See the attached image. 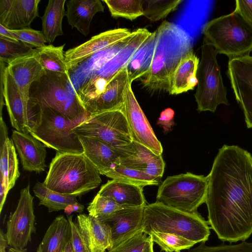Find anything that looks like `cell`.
I'll list each match as a JSON object with an SVG mask.
<instances>
[{"label": "cell", "mask_w": 252, "mask_h": 252, "mask_svg": "<svg viewBox=\"0 0 252 252\" xmlns=\"http://www.w3.org/2000/svg\"><path fill=\"white\" fill-rule=\"evenodd\" d=\"M202 33L217 54L229 59L249 55L252 51V26L234 11L206 23Z\"/></svg>", "instance_id": "obj_6"}, {"label": "cell", "mask_w": 252, "mask_h": 252, "mask_svg": "<svg viewBox=\"0 0 252 252\" xmlns=\"http://www.w3.org/2000/svg\"><path fill=\"white\" fill-rule=\"evenodd\" d=\"M199 63L193 51L181 60L173 75L171 94H178L194 89L197 85Z\"/></svg>", "instance_id": "obj_29"}, {"label": "cell", "mask_w": 252, "mask_h": 252, "mask_svg": "<svg viewBox=\"0 0 252 252\" xmlns=\"http://www.w3.org/2000/svg\"><path fill=\"white\" fill-rule=\"evenodd\" d=\"M188 252H252V243L242 241L236 245H221L211 247L202 242L196 247L190 249Z\"/></svg>", "instance_id": "obj_42"}, {"label": "cell", "mask_w": 252, "mask_h": 252, "mask_svg": "<svg viewBox=\"0 0 252 252\" xmlns=\"http://www.w3.org/2000/svg\"><path fill=\"white\" fill-rule=\"evenodd\" d=\"M208 221L197 212L189 213L155 202L144 207L142 230L182 236L196 243L205 242L210 234Z\"/></svg>", "instance_id": "obj_5"}, {"label": "cell", "mask_w": 252, "mask_h": 252, "mask_svg": "<svg viewBox=\"0 0 252 252\" xmlns=\"http://www.w3.org/2000/svg\"><path fill=\"white\" fill-rule=\"evenodd\" d=\"M5 233L0 229V252H7L6 249L8 247Z\"/></svg>", "instance_id": "obj_48"}, {"label": "cell", "mask_w": 252, "mask_h": 252, "mask_svg": "<svg viewBox=\"0 0 252 252\" xmlns=\"http://www.w3.org/2000/svg\"><path fill=\"white\" fill-rule=\"evenodd\" d=\"M132 32L126 28L107 31L94 36L89 40L64 53L68 70L96 53L100 52L129 36Z\"/></svg>", "instance_id": "obj_17"}, {"label": "cell", "mask_w": 252, "mask_h": 252, "mask_svg": "<svg viewBox=\"0 0 252 252\" xmlns=\"http://www.w3.org/2000/svg\"><path fill=\"white\" fill-rule=\"evenodd\" d=\"M32 196L30 185L21 189L17 206L10 213L6 222V238L8 246L23 249L32 241V234L36 233L35 216Z\"/></svg>", "instance_id": "obj_12"}, {"label": "cell", "mask_w": 252, "mask_h": 252, "mask_svg": "<svg viewBox=\"0 0 252 252\" xmlns=\"http://www.w3.org/2000/svg\"><path fill=\"white\" fill-rule=\"evenodd\" d=\"M149 236L165 252H181L189 250L196 243L182 236L165 232H154Z\"/></svg>", "instance_id": "obj_36"}, {"label": "cell", "mask_w": 252, "mask_h": 252, "mask_svg": "<svg viewBox=\"0 0 252 252\" xmlns=\"http://www.w3.org/2000/svg\"><path fill=\"white\" fill-rule=\"evenodd\" d=\"M234 11L252 26V0H236Z\"/></svg>", "instance_id": "obj_44"}, {"label": "cell", "mask_w": 252, "mask_h": 252, "mask_svg": "<svg viewBox=\"0 0 252 252\" xmlns=\"http://www.w3.org/2000/svg\"><path fill=\"white\" fill-rule=\"evenodd\" d=\"M144 210V207L123 208L115 212L105 220L111 229V249L142 229Z\"/></svg>", "instance_id": "obj_21"}, {"label": "cell", "mask_w": 252, "mask_h": 252, "mask_svg": "<svg viewBox=\"0 0 252 252\" xmlns=\"http://www.w3.org/2000/svg\"><path fill=\"white\" fill-rule=\"evenodd\" d=\"M4 63L0 62L1 98L5 104L12 126L15 130L29 133L34 125V118L29 100L21 93Z\"/></svg>", "instance_id": "obj_13"}, {"label": "cell", "mask_w": 252, "mask_h": 252, "mask_svg": "<svg viewBox=\"0 0 252 252\" xmlns=\"http://www.w3.org/2000/svg\"><path fill=\"white\" fill-rule=\"evenodd\" d=\"M6 67L21 93L30 100L32 85L46 71L38 59L36 48L32 53L12 61Z\"/></svg>", "instance_id": "obj_22"}, {"label": "cell", "mask_w": 252, "mask_h": 252, "mask_svg": "<svg viewBox=\"0 0 252 252\" xmlns=\"http://www.w3.org/2000/svg\"><path fill=\"white\" fill-rule=\"evenodd\" d=\"M29 103L33 108H51L79 125L90 115L79 99L69 74L46 70L31 86Z\"/></svg>", "instance_id": "obj_3"}, {"label": "cell", "mask_w": 252, "mask_h": 252, "mask_svg": "<svg viewBox=\"0 0 252 252\" xmlns=\"http://www.w3.org/2000/svg\"><path fill=\"white\" fill-rule=\"evenodd\" d=\"M154 56L149 71L140 78L152 91L171 92L174 72L181 60L192 50L191 37L177 25L163 21L156 31Z\"/></svg>", "instance_id": "obj_2"}, {"label": "cell", "mask_w": 252, "mask_h": 252, "mask_svg": "<svg viewBox=\"0 0 252 252\" xmlns=\"http://www.w3.org/2000/svg\"><path fill=\"white\" fill-rule=\"evenodd\" d=\"M156 40V32L142 43L133 55L126 65L130 84L144 76L149 71L153 58Z\"/></svg>", "instance_id": "obj_30"}, {"label": "cell", "mask_w": 252, "mask_h": 252, "mask_svg": "<svg viewBox=\"0 0 252 252\" xmlns=\"http://www.w3.org/2000/svg\"><path fill=\"white\" fill-rule=\"evenodd\" d=\"M143 188L117 180L108 181L98 192L124 208L143 207L146 204Z\"/></svg>", "instance_id": "obj_26"}, {"label": "cell", "mask_w": 252, "mask_h": 252, "mask_svg": "<svg viewBox=\"0 0 252 252\" xmlns=\"http://www.w3.org/2000/svg\"><path fill=\"white\" fill-rule=\"evenodd\" d=\"M133 153L122 158L120 164L142 171L159 182L164 173L165 162L161 155H158L150 149L132 141Z\"/></svg>", "instance_id": "obj_23"}, {"label": "cell", "mask_w": 252, "mask_h": 252, "mask_svg": "<svg viewBox=\"0 0 252 252\" xmlns=\"http://www.w3.org/2000/svg\"><path fill=\"white\" fill-rule=\"evenodd\" d=\"M217 55L214 47L204 37L196 74L197 86L194 94L199 112H215L219 105L229 104Z\"/></svg>", "instance_id": "obj_10"}, {"label": "cell", "mask_w": 252, "mask_h": 252, "mask_svg": "<svg viewBox=\"0 0 252 252\" xmlns=\"http://www.w3.org/2000/svg\"><path fill=\"white\" fill-rule=\"evenodd\" d=\"M152 242L151 237L141 229L107 252H144Z\"/></svg>", "instance_id": "obj_40"}, {"label": "cell", "mask_w": 252, "mask_h": 252, "mask_svg": "<svg viewBox=\"0 0 252 252\" xmlns=\"http://www.w3.org/2000/svg\"><path fill=\"white\" fill-rule=\"evenodd\" d=\"M65 16L68 24L87 36L90 31L91 21L104 7L100 0H70L66 2Z\"/></svg>", "instance_id": "obj_27"}, {"label": "cell", "mask_w": 252, "mask_h": 252, "mask_svg": "<svg viewBox=\"0 0 252 252\" xmlns=\"http://www.w3.org/2000/svg\"><path fill=\"white\" fill-rule=\"evenodd\" d=\"M64 45L54 46L50 44L36 48L38 59L45 70L69 74L63 53Z\"/></svg>", "instance_id": "obj_33"}, {"label": "cell", "mask_w": 252, "mask_h": 252, "mask_svg": "<svg viewBox=\"0 0 252 252\" xmlns=\"http://www.w3.org/2000/svg\"><path fill=\"white\" fill-rule=\"evenodd\" d=\"M123 113L132 141L145 146L158 155H161L163 148L161 143L138 103L129 82L126 85Z\"/></svg>", "instance_id": "obj_14"}, {"label": "cell", "mask_w": 252, "mask_h": 252, "mask_svg": "<svg viewBox=\"0 0 252 252\" xmlns=\"http://www.w3.org/2000/svg\"><path fill=\"white\" fill-rule=\"evenodd\" d=\"M67 218L70 225V242L73 252H89L77 224L72 220V216H67Z\"/></svg>", "instance_id": "obj_43"}, {"label": "cell", "mask_w": 252, "mask_h": 252, "mask_svg": "<svg viewBox=\"0 0 252 252\" xmlns=\"http://www.w3.org/2000/svg\"><path fill=\"white\" fill-rule=\"evenodd\" d=\"M100 175L84 154L57 152L43 184L56 192L77 197L98 187Z\"/></svg>", "instance_id": "obj_4"}, {"label": "cell", "mask_w": 252, "mask_h": 252, "mask_svg": "<svg viewBox=\"0 0 252 252\" xmlns=\"http://www.w3.org/2000/svg\"><path fill=\"white\" fill-rule=\"evenodd\" d=\"M0 213L7 195L15 185L20 173L15 147L8 137V130L2 117L0 118Z\"/></svg>", "instance_id": "obj_16"}, {"label": "cell", "mask_w": 252, "mask_h": 252, "mask_svg": "<svg viewBox=\"0 0 252 252\" xmlns=\"http://www.w3.org/2000/svg\"><path fill=\"white\" fill-rule=\"evenodd\" d=\"M104 175L112 180H117L142 187L159 184V182L142 171L126 167L120 164L115 165Z\"/></svg>", "instance_id": "obj_34"}, {"label": "cell", "mask_w": 252, "mask_h": 252, "mask_svg": "<svg viewBox=\"0 0 252 252\" xmlns=\"http://www.w3.org/2000/svg\"><path fill=\"white\" fill-rule=\"evenodd\" d=\"M153 244L152 242L146 248L144 252H154L153 249Z\"/></svg>", "instance_id": "obj_50"}, {"label": "cell", "mask_w": 252, "mask_h": 252, "mask_svg": "<svg viewBox=\"0 0 252 252\" xmlns=\"http://www.w3.org/2000/svg\"><path fill=\"white\" fill-rule=\"evenodd\" d=\"M227 75L248 128H252V56L229 59Z\"/></svg>", "instance_id": "obj_15"}, {"label": "cell", "mask_w": 252, "mask_h": 252, "mask_svg": "<svg viewBox=\"0 0 252 252\" xmlns=\"http://www.w3.org/2000/svg\"><path fill=\"white\" fill-rule=\"evenodd\" d=\"M0 38L10 40L17 41L12 34L11 30L6 28L1 24H0Z\"/></svg>", "instance_id": "obj_47"}, {"label": "cell", "mask_w": 252, "mask_h": 252, "mask_svg": "<svg viewBox=\"0 0 252 252\" xmlns=\"http://www.w3.org/2000/svg\"><path fill=\"white\" fill-rule=\"evenodd\" d=\"M208 178L187 172L168 176L159 186L156 202L189 213L205 203Z\"/></svg>", "instance_id": "obj_11"}, {"label": "cell", "mask_w": 252, "mask_h": 252, "mask_svg": "<svg viewBox=\"0 0 252 252\" xmlns=\"http://www.w3.org/2000/svg\"><path fill=\"white\" fill-rule=\"evenodd\" d=\"M12 140L20 158L24 170L40 173L46 165V146L30 133L13 130Z\"/></svg>", "instance_id": "obj_19"}, {"label": "cell", "mask_w": 252, "mask_h": 252, "mask_svg": "<svg viewBox=\"0 0 252 252\" xmlns=\"http://www.w3.org/2000/svg\"><path fill=\"white\" fill-rule=\"evenodd\" d=\"M35 125L30 133L46 147L62 153L83 154L79 136L72 131L78 124L51 108H37Z\"/></svg>", "instance_id": "obj_8"}, {"label": "cell", "mask_w": 252, "mask_h": 252, "mask_svg": "<svg viewBox=\"0 0 252 252\" xmlns=\"http://www.w3.org/2000/svg\"><path fill=\"white\" fill-rule=\"evenodd\" d=\"M128 82L126 66L108 81L93 74L77 92L89 115L111 111L123 112Z\"/></svg>", "instance_id": "obj_7"}, {"label": "cell", "mask_w": 252, "mask_h": 252, "mask_svg": "<svg viewBox=\"0 0 252 252\" xmlns=\"http://www.w3.org/2000/svg\"><path fill=\"white\" fill-rule=\"evenodd\" d=\"M40 0H0V24L10 30L30 28Z\"/></svg>", "instance_id": "obj_18"}, {"label": "cell", "mask_w": 252, "mask_h": 252, "mask_svg": "<svg viewBox=\"0 0 252 252\" xmlns=\"http://www.w3.org/2000/svg\"><path fill=\"white\" fill-rule=\"evenodd\" d=\"M112 17L132 21L143 16V0H104Z\"/></svg>", "instance_id": "obj_35"}, {"label": "cell", "mask_w": 252, "mask_h": 252, "mask_svg": "<svg viewBox=\"0 0 252 252\" xmlns=\"http://www.w3.org/2000/svg\"><path fill=\"white\" fill-rule=\"evenodd\" d=\"M83 148V154L97 169L104 175L120 163L122 155L106 143L95 138L78 135Z\"/></svg>", "instance_id": "obj_25"}, {"label": "cell", "mask_w": 252, "mask_h": 252, "mask_svg": "<svg viewBox=\"0 0 252 252\" xmlns=\"http://www.w3.org/2000/svg\"><path fill=\"white\" fill-rule=\"evenodd\" d=\"M124 208L110 198L97 193L91 202L87 210L89 215L95 219L104 222L111 215L116 211Z\"/></svg>", "instance_id": "obj_38"}, {"label": "cell", "mask_w": 252, "mask_h": 252, "mask_svg": "<svg viewBox=\"0 0 252 252\" xmlns=\"http://www.w3.org/2000/svg\"><path fill=\"white\" fill-rule=\"evenodd\" d=\"M70 236L68 220L63 215L59 216L47 229L36 252H62Z\"/></svg>", "instance_id": "obj_28"}, {"label": "cell", "mask_w": 252, "mask_h": 252, "mask_svg": "<svg viewBox=\"0 0 252 252\" xmlns=\"http://www.w3.org/2000/svg\"><path fill=\"white\" fill-rule=\"evenodd\" d=\"M151 33L145 28L134 31L127 43L111 59L98 67L93 74L109 81L127 65L134 53Z\"/></svg>", "instance_id": "obj_24"}, {"label": "cell", "mask_w": 252, "mask_h": 252, "mask_svg": "<svg viewBox=\"0 0 252 252\" xmlns=\"http://www.w3.org/2000/svg\"><path fill=\"white\" fill-rule=\"evenodd\" d=\"M76 223L89 252H106L111 248V229L107 223L86 214L78 215Z\"/></svg>", "instance_id": "obj_20"}, {"label": "cell", "mask_w": 252, "mask_h": 252, "mask_svg": "<svg viewBox=\"0 0 252 252\" xmlns=\"http://www.w3.org/2000/svg\"><path fill=\"white\" fill-rule=\"evenodd\" d=\"M33 191L39 200V205L47 207L49 213L64 210L68 205L78 202L76 196L53 191L39 182L35 184Z\"/></svg>", "instance_id": "obj_32"}, {"label": "cell", "mask_w": 252, "mask_h": 252, "mask_svg": "<svg viewBox=\"0 0 252 252\" xmlns=\"http://www.w3.org/2000/svg\"><path fill=\"white\" fill-rule=\"evenodd\" d=\"M11 32L17 41L36 48L45 46V43L47 42L42 32L30 28L11 30Z\"/></svg>", "instance_id": "obj_41"}, {"label": "cell", "mask_w": 252, "mask_h": 252, "mask_svg": "<svg viewBox=\"0 0 252 252\" xmlns=\"http://www.w3.org/2000/svg\"><path fill=\"white\" fill-rule=\"evenodd\" d=\"M78 135L98 139L121 153L123 158L133 152L132 140L124 113L111 111L90 116L72 129Z\"/></svg>", "instance_id": "obj_9"}, {"label": "cell", "mask_w": 252, "mask_h": 252, "mask_svg": "<svg viewBox=\"0 0 252 252\" xmlns=\"http://www.w3.org/2000/svg\"><path fill=\"white\" fill-rule=\"evenodd\" d=\"M207 178L208 223L222 241H245L252 233V155L224 145Z\"/></svg>", "instance_id": "obj_1"}, {"label": "cell", "mask_w": 252, "mask_h": 252, "mask_svg": "<svg viewBox=\"0 0 252 252\" xmlns=\"http://www.w3.org/2000/svg\"><path fill=\"white\" fill-rule=\"evenodd\" d=\"M174 111L170 108L163 110L158 119L157 124L161 126L164 131H168L174 125Z\"/></svg>", "instance_id": "obj_45"}, {"label": "cell", "mask_w": 252, "mask_h": 252, "mask_svg": "<svg viewBox=\"0 0 252 252\" xmlns=\"http://www.w3.org/2000/svg\"><path fill=\"white\" fill-rule=\"evenodd\" d=\"M182 0H143V16L152 22L165 18L174 11Z\"/></svg>", "instance_id": "obj_37"}, {"label": "cell", "mask_w": 252, "mask_h": 252, "mask_svg": "<svg viewBox=\"0 0 252 252\" xmlns=\"http://www.w3.org/2000/svg\"><path fill=\"white\" fill-rule=\"evenodd\" d=\"M84 206L79 202L68 205L64 210V212L68 215L73 212L82 213L83 211Z\"/></svg>", "instance_id": "obj_46"}, {"label": "cell", "mask_w": 252, "mask_h": 252, "mask_svg": "<svg viewBox=\"0 0 252 252\" xmlns=\"http://www.w3.org/2000/svg\"><path fill=\"white\" fill-rule=\"evenodd\" d=\"M32 47L19 41L0 38V62L7 64L12 61L34 51Z\"/></svg>", "instance_id": "obj_39"}, {"label": "cell", "mask_w": 252, "mask_h": 252, "mask_svg": "<svg viewBox=\"0 0 252 252\" xmlns=\"http://www.w3.org/2000/svg\"><path fill=\"white\" fill-rule=\"evenodd\" d=\"M66 0H50L41 17L42 32L49 43L63 35L62 21L65 15Z\"/></svg>", "instance_id": "obj_31"}, {"label": "cell", "mask_w": 252, "mask_h": 252, "mask_svg": "<svg viewBox=\"0 0 252 252\" xmlns=\"http://www.w3.org/2000/svg\"><path fill=\"white\" fill-rule=\"evenodd\" d=\"M8 252H28L27 249H18L10 247L8 249Z\"/></svg>", "instance_id": "obj_49"}]
</instances>
